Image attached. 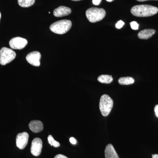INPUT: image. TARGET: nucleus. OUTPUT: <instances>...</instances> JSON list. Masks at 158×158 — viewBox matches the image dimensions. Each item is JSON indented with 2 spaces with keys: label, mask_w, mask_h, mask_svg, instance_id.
Wrapping results in <instances>:
<instances>
[{
  "label": "nucleus",
  "mask_w": 158,
  "mask_h": 158,
  "mask_svg": "<svg viewBox=\"0 0 158 158\" xmlns=\"http://www.w3.org/2000/svg\"><path fill=\"white\" fill-rule=\"evenodd\" d=\"M131 11L134 16L148 17L157 14L158 12V8L150 5H138L133 7Z\"/></svg>",
  "instance_id": "1"
},
{
  "label": "nucleus",
  "mask_w": 158,
  "mask_h": 158,
  "mask_svg": "<svg viewBox=\"0 0 158 158\" xmlns=\"http://www.w3.org/2000/svg\"><path fill=\"white\" fill-rule=\"evenodd\" d=\"M156 31L153 29H145L138 33V37L141 39H148L154 35Z\"/></svg>",
  "instance_id": "13"
},
{
  "label": "nucleus",
  "mask_w": 158,
  "mask_h": 158,
  "mask_svg": "<svg viewBox=\"0 0 158 158\" xmlns=\"http://www.w3.org/2000/svg\"><path fill=\"white\" fill-rule=\"evenodd\" d=\"M29 127L33 132L37 133L42 131L44 129L43 124L40 120H34L29 123Z\"/></svg>",
  "instance_id": "11"
},
{
  "label": "nucleus",
  "mask_w": 158,
  "mask_h": 158,
  "mask_svg": "<svg viewBox=\"0 0 158 158\" xmlns=\"http://www.w3.org/2000/svg\"><path fill=\"white\" fill-rule=\"evenodd\" d=\"M72 23L69 20H62L53 23L50 27V29L55 34H65L71 28Z\"/></svg>",
  "instance_id": "2"
},
{
  "label": "nucleus",
  "mask_w": 158,
  "mask_h": 158,
  "mask_svg": "<svg viewBox=\"0 0 158 158\" xmlns=\"http://www.w3.org/2000/svg\"><path fill=\"white\" fill-rule=\"evenodd\" d=\"M113 101L107 94L102 95L100 100L99 109L103 116H107L113 109Z\"/></svg>",
  "instance_id": "3"
},
{
  "label": "nucleus",
  "mask_w": 158,
  "mask_h": 158,
  "mask_svg": "<svg viewBox=\"0 0 158 158\" xmlns=\"http://www.w3.org/2000/svg\"><path fill=\"white\" fill-rule=\"evenodd\" d=\"M102 0H92V2L94 5L98 6L99 5L101 2Z\"/></svg>",
  "instance_id": "21"
},
{
  "label": "nucleus",
  "mask_w": 158,
  "mask_h": 158,
  "mask_svg": "<svg viewBox=\"0 0 158 158\" xmlns=\"http://www.w3.org/2000/svg\"><path fill=\"white\" fill-rule=\"evenodd\" d=\"M71 13V9L70 8L62 6L55 9L53 15L56 17H61L68 15Z\"/></svg>",
  "instance_id": "10"
},
{
  "label": "nucleus",
  "mask_w": 158,
  "mask_h": 158,
  "mask_svg": "<svg viewBox=\"0 0 158 158\" xmlns=\"http://www.w3.org/2000/svg\"><path fill=\"white\" fill-rule=\"evenodd\" d=\"M16 55L11 49L4 47L0 50V64L5 65L13 61Z\"/></svg>",
  "instance_id": "5"
},
{
  "label": "nucleus",
  "mask_w": 158,
  "mask_h": 158,
  "mask_svg": "<svg viewBox=\"0 0 158 158\" xmlns=\"http://www.w3.org/2000/svg\"><path fill=\"white\" fill-rule=\"evenodd\" d=\"M137 1H138V2H145V1H148V0H137ZM156 1H157V0H156Z\"/></svg>",
  "instance_id": "25"
},
{
  "label": "nucleus",
  "mask_w": 158,
  "mask_h": 158,
  "mask_svg": "<svg viewBox=\"0 0 158 158\" xmlns=\"http://www.w3.org/2000/svg\"><path fill=\"white\" fill-rule=\"evenodd\" d=\"M41 57V54L39 52L35 51L28 54L26 57V59L31 65L35 66H39L40 64Z\"/></svg>",
  "instance_id": "9"
},
{
  "label": "nucleus",
  "mask_w": 158,
  "mask_h": 158,
  "mask_svg": "<svg viewBox=\"0 0 158 158\" xmlns=\"http://www.w3.org/2000/svg\"><path fill=\"white\" fill-rule=\"evenodd\" d=\"M152 158H158V154L152 155Z\"/></svg>",
  "instance_id": "24"
},
{
  "label": "nucleus",
  "mask_w": 158,
  "mask_h": 158,
  "mask_svg": "<svg viewBox=\"0 0 158 158\" xmlns=\"http://www.w3.org/2000/svg\"><path fill=\"white\" fill-rule=\"evenodd\" d=\"M98 80L100 83L109 84L113 81V78L111 75H102L98 77Z\"/></svg>",
  "instance_id": "14"
},
{
  "label": "nucleus",
  "mask_w": 158,
  "mask_h": 158,
  "mask_svg": "<svg viewBox=\"0 0 158 158\" xmlns=\"http://www.w3.org/2000/svg\"><path fill=\"white\" fill-rule=\"evenodd\" d=\"M69 141H70V143L71 144H77V140H76L75 138H73V137H71L69 139Z\"/></svg>",
  "instance_id": "20"
},
{
  "label": "nucleus",
  "mask_w": 158,
  "mask_h": 158,
  "mask_svg": "<svg viewBox=\"0 0 158 158\" xmlns=\"http://www.w3.org/2000/svg\"><path fill=\"white\" fill-rule=\"evenodd\" d=\"M154 111L156 116L158 118V105H156L155 107Z\"/></svg>",
  "instance_id": "22"
},
{
  "label": "nucleus",
  "mask_w": 158,
  "mask_h": 158,
  "mask_svg": "<svg viewBox=\"0 0 158 158\" xmlns=\"http://www.w3.org/2000/svg\"><path fill=\"white\" fill-rule=\"evenodd\" d=\"M131 25V28L134 30H138V27H139V25L138 23L135 21L132 22L130 23Z\"/></svg>",
  "instance_id": "18"
},
{
  "label": "nucleus",
  "mask_w": 158,
  "mask_h": 158,
  "mask_svg": "<svg viewBox=\"0 0 158 158\" xmlns=\"http://www.w3.org/2000/svg\"><path fill=\"white\" fill-rule=\"evenodd\" d=\"M106 158H119L112 144H108L105 151Z\"/></svg>",
  "instance_id": "12"
},
{
  "label": "nucleus",
  "mask_w": 158,
  "mask_h": 158,
  "mask_svg": "<svg viewBox=\"0 0 158 158\" xmlns=\"http://www.w3.org/2000/svg\"><path fill=\"white\" fill-rule=\"evenodd\" d=\"M124 23L123 21L119 20L118 21V22L116 23V28L117 29H120L123 27L124 25Z\"/></svg>",
  "instance_id": "19"
},
{
  "label": "nucleus",
  "mask_w": 158,
  "mask_h": 158,
  "mask_svg": "<svg viewBox=\"0 0 158 158\" xmlns=\"http://www.w3.org/2000/svg\"><path fill=\"white\" fill-rule=\"evenodd\" d=\"M104 9L100 8H91L86 12V17L90 22L94 23L102 20L106 16Z\"/></svg>",
  "instance_id": "4"
},
{
  "label": "nucleus",
  "mask_w": 158,
  "mask_h": 158,
  "mask_svg": "<svg viewBox=\"0 0 158 158\" xmlns=\"http://www.w3.org/2000/svg\"><path fill=\"white\" fill-rule=\"evenodd\" d=\"M35 2V0H18L19 5L23 8H27L33 6Z\"/></svg>",
  "instance_id": "16"
},
{
  "label": "nucleus",
  "mask_w": 158,
  "mask_h": 158,
  "mask_svg": "<svg viewBox=\"0 0 158 158\" xmlns=\"http://www.w3.org/2000/svg\"><path fill=\"white\" fill-rule=\"evenodd\" d=\"M118 82L121 85H130L135 83V80L131 77H123L118 79Z\"/></svg>",
  "instance_id": "15"
},
{
  "label": "nucleus",
  "mask_w": 158,
  "mask_h": 158,
  "mask_svg": "<svg viewBox=\"0 0 158 158\" xmlns=\"http://www.w3.org/2000/svg\"><path fill=\"white\" fill-rule=\"evenodd\" d=\"M43 142L39 138H34L31 144V152L33 155L38 156L40 155L42 151Z\"/></svg>",
  "instance_id": "8"
},
{
  "label": "nucleus",
  "mask_w": 158,
  "mask_h": 158,
  "mask_svg": "<svg viewBox=\"0 0 158 158\" xmlns=\"http://www.w3.org/2000/svg\"><path fill=\"white\" fill-rule=\"evenodd\" d=\"M106 1L108 2H111L113 1V0H106Z\"/></svg>",
  "instance_id": "26"
},
{
  "label": "nucleus",
  "mask_w": 158,
  "mask_h": 158,
  "mask_svg": "<svg viewBox=\"0 0 158 158\" xmlns=\"http://www.w3.org/2000/svg\"><path fill=\"white\" fill-rule=\"evenodd\" d=\"M72 1H81V0H72Z\"/></svg>",
  "instance_id": "27"
},
{
  "label": "nucleus",
  "mask_w": 158,
  "mask_h": 158,
  "mask_svg": "<svg viewBox=\"0 0 158 158\" xmlns=\"http://www.w3.org/2000/svg\"><path fill=\"white\" fill-rule=\"evenodd\" d=\"M48 143H49L51 146H53L55 148H58L60 146V144H59V142L56 141L54 139L53 137L51 135H50L48 136Z\"/></svg>",
  "instance_id": "17"
},
{
  "label": "nucleus",
  "mask_w": 158,
  "mask_h": 158,
  "mask_svg": "<svg viewBox=\"0 0 158 158\" xmlns=\"http://www.w3.org/2000/svg\"><path fill=\"white\" fill-rule=\"evenodd\" d=\"M54 158H68L67 157L63 155L62 154L57 155Z\"/></svg>",
  "instance_id": "23"
},
{
  "label": "nucleus",
  "mask_w": 158,
  "mask_h": 158,
  "mask_svg": "<svg viewBox=\"0 0 158 158\" xmlns=\"http://www.w3.org/2000/svg\"><path fill=\"white\" fill-rule=\"evenodd\" d=\"M1 12H0V19H1Z\"/></svg>",
  "instance_id": "28"
},
{
  "label": "nucleus",
  "mask_w": 158,
  "mask_h": 158,
  "mask_svg": "<svg viewBox=\"0 0 158 158\" xmlns=\"http://www.w3.org/2000/svg\"><path fill=\"white\" fill-rule=\"evenodd\" d=\"M27 44L28 41L27 40L20 37H14L9 41L10 47L14 49H23Z\"/></svg>",
  "instance_id": "6"
},
{
  "label": "nucleus",
  "mask_w": 158,
  "mask_h": 158,
  "mask_svg": "<svg viewBox=\"0 0 158 158\" xmlns=\"http://www.w3.org/2000/svg\"><path fill=\"white\" fill-rule=\"evenodd\" d=\"M29 134L26 132L19 133L16 136V146L20 149L25 148L28 144L29 139Z\"/></svg>",
  "instance_id": "7"
}]
</instances>
